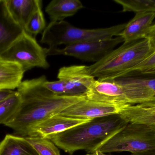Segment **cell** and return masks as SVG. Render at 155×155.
Returning <instances> with one entry per match:
<instances>
[{"mask_svg": "<svg viewBox=\"0 0 155 155\" xmlns=\"http://www.w3.org/2000/svg\"><path fill=\"white\" fill-rule=\"evenodd\" d=\"M45 76L22 81L17 89L21 98L20 107L13 119L5 126L13 131L14 135L26 137L31 126L53 116L59 114L74 104L86 98L77 96H59L43 85Z\"/></svg>", "mask_w": 155, "mask_h": 155, "instance_id": "cell-1", "label": "cell"}, {"mask_svg": "<svg viewBox=\"0 0 155 155\" xmlns=\"http://www.w3.org/2000/svg\"><path fill=\"white\" fill-rule=\"evenodd\" d=\"M128 124L119 114L99 117L54 136L50 140L71 155L79 150L91 153L98 151Z\"/></svg>", "mask_w": 155, "mask_h": 155, "instance_id": "cell-2", "label": "cell"}, {"mask_svg": "<svg viewBox=\"0 0 155 155\" xmlns=\"http://www.w3.org/2000/svg\"><path fill=\"white\" fill-rule=\"evenodd\" d=\"M155 50L148 39L124 43L100 61L87 66V72L101 81L126 77L131 69L145 60Z\"/></svg>", "mask_w": 155, "mask_h": 155, "instance_id": "cell-3", "label": "cell"}, {"mask_svg": "<svg viewBox=\"0 0 155 155\" xmlns=\"http://www.w3.org/2000/svg\"><path fill=\"white\" fill-rule=\"evenodd\" d=\"M126 24L108 28L85 29L75 27L66 21L51 22L43 32L41 42L47 45L49 48H55L61 45H68L86 41L112 39L119 35Z\"/></svg>", "mask_w": 155, "mask_h": 155, "instance_id": "cell-4", "label": "cell"}, {"mask_svg": "<svg viewBox=\"0 0 155 155\" xmlns=\"http://www.w3.org/2000/svg\"><path fill=\"white\" fill-rule=\"evenodd\" d=\"M155 149V128L128 123L98 150L103 153H141Z\"/></svg>", "mask_w": 155, "mask_h": 155, "instance_id": "cell-5", "label": "cell"}, {"mask_svg": "<svg viewBox=\"0 0 155 155\" xmlns=\"http://www.w3.org/2000/svg\"><path fill=\"white\" fill-rule=\"evenodd\" d=\"M47 56V48H43L35 37L24 30L0 58L18 64L26 72L35 67L49 68Z\"/></svg>", "mask_w": 155, "mask_h": 155, "instance_id": "cell-6", "label": "cell"}, {"mask_svg": "<svg viewBox=\"0 0 155 155\" xmlns=\"http://www.w3.org/2000/svg\"><path fill=\"white\" fill-rule=\"evenodd\" d=\"M124 42L120 36L107 40L86 41L66 45L64 48H47L48 56L64 55L73 56L82 61L97 62Z\"/></svg>", "mask_w": 155, "mask_h": 155, "instance_id": "cell-7", "label": "cell"}, {"mask_svg": "<svg viewBox=\"0 0 155 155\" xmlns=\"http://www.w3.org/2000/svg\"><path fill=\"white\" fill-rule=\"evenodd\" d=\"M126 105L113 104L85 98L74 104L58 115L72 118L92 120L119 114Z\"/></svg>", "mask_w": 155, "mask_h": 155, "instance_id": "cell-8", "label": "cell"}, {"mask_svg": "<svg viewBox=\"0 0 155 155\" xmlns=\"http://www.w3.org/2000/svg\"><path fill=\"white\" fill-rule=\"evenodd\" d=\"M87 66L74 65L60 68L57 78L63 82L66 95L77 96L85 95L95 78L87 72Z\"/></svg>", "mask_w": 155, "mask_h": 155, "instance_id": "cell-9", "label": "cell"}, {"mask_svg": "<svg viewBox=\"0 0 155 155\" xmlns=\"http://www.w3.org/2000/svg\"><path fill=\"white\" fill-rule=\"evenodd\" d=\"M91 120L56 115L31 126L28 130L26 137L37 136L50 140L54 136Z\"/></svg>", "mask_w": 155, "mask_h": 155, "instance_id": "cell-10", "label": "cell"}, {"mask_svg": "<svg viewBox=\"0 0 155 155\" xmlns=\"http://www.w3.org/2000/svg\"><path fill=\"white\" fill-rule=\"evenodd\" d=\"M155 18V12L136 13L134 18L127 23L124 29L118 36L124 43H130L144 39Z\"/></svg>", "mask_w": 155, "mask_h": 155, "instance_id": "cell-11", "label": "cell"}, {"mask_svg": "<svg viewBox=\"0 0 155 155\" xmlns=\"http://www.w3.org/2000/svg\"><path fill=\"white\" fill-rule=\"evenodd\" d=\"M23 31L24 29L11 16L5 0H0V56Z\"/></svg>", "mask_w": 155, "mask_h": 155, "instance_id": "cell-12", "label": "cell"}, {"mask_svg": "<svg viewBox=\"0 0 155 155\" xmlns=\"http://www.w3.org/2000/svg\"><path fill=\"white\" fill-rule=\"evenodd\" d=\"M25 72L18 64L0 58V90L17 89Z\"/></svg>", "mask_w": 155, "mask_h": 155, "instance_id": "cell-13", "label": "cell"}, {"mask_svg": "<svg viewBox=\"0 0 155 155\" xmlns=\"http://www.w3.org/2000/svg\"><path fill=\"white\" fill-rule=\"evenodd\" d=\"M128 123H137L155 128V111L141 104H127L119 114Z\"/></svg>", "mask_w": 155, "mask_h": 155, "instance_id": "cell-14", "label": "cell"}, {"mask_svg": "<svg viewBox=\"0 0 155 155\" xmlns=\"http://www.w3.org/2000/svg\"><path fill=\"white\" fill-rule=\"evenodd\" d=\"M84 5L79 0H53L45 8L51 22L64 21L67 17L74 15Z\"/></svg>", "mask_w": 155, "mask_h": 155, "instance_id": "cell-15", "label": "cell"}, {"mask_svg": "<svg viewBox=\"0 0 155 155\" xmlns=\"http://www.w3.org/2000/svg\"><path fill=\"white\" fill-rule=\"evenodd\" d=\"M0 155H39L25 137L6 135L0 143Z\"/></svg>", "mask_w": 155, "mask_h": 155, "instance_id": "cell-16", "label": "cell"}, {"mask_svg": "<svg viewBox=\"0 0 155 155\" xmlns=\"http://www.w3.org/2000/svg\"><path fill=\"white\" fill-rule=\"evenodd\" d=\"M37 2V0H5L11 16L23 29L34 11Z\"/></svg>", "mask_w": 155, "mask_h": 155, "instance_id": "cell-17", "label": "cell"}, {"mask_svg": "<svg viewBox=\"0 0 155 155\" xmlns=\"http://www.w3.org/2000/svg\"><path fill=\"white\" fill-rule=\"evenodd\" d=\"M21 98L17 91L0 102V124H5L13 119L20 107Z\"/></svg>", "mask_w": 155, "mask_h": 155, "instance_id": "cell-18", "label": "cell"}, {"mask_svg": "<svg viewBox=\"0 0 155 155\" xmlns=\"http://www.w3.org/2000/svg\"><path fill=\"white\" fill-rule=\"evenodd\" d=\"M46 27V23L42 10V1L37 0L34 11L26 23L24 30L27 33L33 37L43 32Z\"/></svg>", "mask_w": 155, "mask_h": 155, "instance_id": "cell-19", "label": "cell"}, {"mask_svg": "<svg viewBox=\"0 0 155 155\" xmlns=\"http://www.w3.org/2000/svg\"><path fill=\"white\" fill-rule=\"evenodd\" d=\"M122 6L123 12H155V0H114Z\"/></svg>", "mask_w": 155, "mask_h": 155, "instance_id": "cell-20", "label": "cell"}, {"mask_svg": "<svg viewBox=\"0 0 155 155\" xmlns=\"http://www.w3.org/2000/svg\"><path fill=\"white\" fill-rule=\"evenodd\" d=\"M25 138L39 155H61L57 147L51 140L37 136Z\"/></svg>", "mask_w": 155, "mask_h": 155, "instance_id": "cell-21", "label": "cell"}, {"mask_svg": "<svg viewBox=\"0 0 155 155\" xmlns=\"http://www.w3.org/2000/svg\"><path fill=\"white\" fill-rule=\"evenodd\" d=\"M135 73L155 75V50L145 60L131 69L127 76H130Z\"/></svg>", "mask_w": 155, "mask_h": 155, "instance_id": "cell-22", "label": "cell"}, {"mask_svg": "<svg viewBox=\"0 0 155 155\" xmlns=\"http://www.w3.org/2000/svg\"><path fill=\"white\" fill-rule=\"evenodd\" d=\"M44 86L54 94L59 96H66L65 86L61 80L49 82L46 80L43 83Z\"/></svg>", "mask_w": 155, "mask_h": 155, "instance_id": "cell-23", "label": "cell"}, {"mask_svg": "<svg viewBox=\"0 0 155 155\" xmlns=\"http://www.w3.org/2000/svg\"><path fill=\"white\" fill-rule=\"evenodd\" d=\"M144 39H148L155 49V23L149 28Z\"/></svg>", "mask_w": 155, "mask_h": 155, "instance_id": "cell-24", "label": "cell"}, {"mask_svg": "<svg viewBox=\"0 0 155 155\" xmlns=\"http://www.w3.org/2000/svg\"><path fill=\"white\" fill-rule=\"evenodd\" d=\"M15 91L11 90H0V102L11 96Z\"/></svg>", "mask_w": 155, "mask_h": 155, "instance_id": "cell-25", "label": "cell"}, {"mask_svg": "<svg viewBox=\"0 0 155 155\" xmlns=\"http://www.w3.org/2000/svg\"><path fill=\"white\" fill-rule=\"evenodd\" d=\"M130 155H155V149L144 151L141 153H132Z\"/></svg>", "mask_w": 155, "mask_h": 155, "instance_id": "cell-26", "label": "cell"}, {"mask_svg": "<svg viewBox=\"0 0 155 155\" xmlns=\"http://www.w3.org/2000/svg\"><path fill=\"white\" fill-rule=\"evenodd\" d=\"M86 155H107L106 153H102V152H100L99 151H97L96 152H94V153H88Z\"/></svg>", "mask_w": 155, "mask_h": 155, "instance_id": "cell-27", "label": "cell"}]
</instances>
